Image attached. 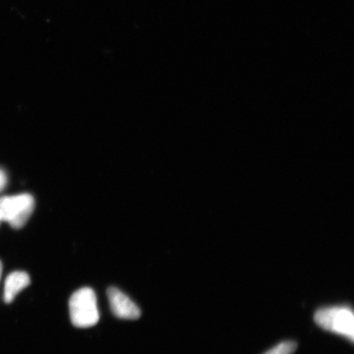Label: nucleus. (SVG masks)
Instances as JSON below:
<instances>
[{"mask_svg":"<svg viewBox=\"0 0 354 354\" xmlns=\"http://www.w3.org/2000/svg\"><path fill=\"white\" fill-rule=\"evenodd\" d=\"M111 309L121 319L136 320L140 317V310L127 295L115 287L108 290Z\"/></svg>","mask_w":354,"mask_h":354,"instance_id":"20e7f679","label":"nucleus"},{"mask_svg":"<svg viewBox=\"0 0 354 354\" xmlns=\"http://www.w3.org/2000/svg\"><path fill=\"white\" fill-rule=\"evenodd\" d=\"M2 271H3V265H2V263L0 262V280H1Z\"/></svg>","mask_w":354,"mask_h":354,"instance_id":"6e6552de","label":"nucleus"},{"mask_svg":"<svg viewBox=\"0 0 354 354\" xmlns=\"http://www.w3.org/2000/svg\"><path fill=\"white\" fill-rule=\"evenodd\" d=\"M30 279L28 274L24 272H15L8 275L4 283V302L10 304L15 300L16 296L22 290L30 285Z\"/></svg>","mask_w":354,"mask_h":354,"instance_id":"39448f33","label":"nucleus"},{"mask_svg":"<svg viewBox=\"0 0 354 354\" xmlns=\"http://www.w3.org/2000/svg\"><path fill=\"white\" fill-rule=\"evenodd\" d=\"M296 349H297V344L294 342H285L277 344L264 354H292Z\"/></svg>","mask_w":354,"mask_h":354,"instance_id":"423d86ee","label":"nucleus"},{"mask_svg":"<svg viewBox=\"0 0 354 354\" xmlns=\"http://www.w3.org/2000/svg\"><path fill=\"white\" fill-rule=\"evenodd\" d=\"M314 320L322 329L344 336L351 342L354 337V316L347 307H329L317 310Z\"/></svg>","mask_w":354,"mask_h":354,"instance_id":"f03ea898","label":"nucleus"},{"mask_svg":"<svg viewBox=\"0 0 354 354\" xmlns=\"http://www.w3.org/2000/svg\"><path fill=\"white\" fill-rule=\"evenodd\" d=\"M0 221H1V220H0Z\"/></svg>","mask_w":354,"mask_h":354,"instance_id":"1a4fd4ad","label":"nucleus"},{"mask_svg":"<svg viewBox=\"0 0 354 354\" xmlns=\"http://www.w3.org/2000/svg\"><path fill=\"white\" fill-rule=\"evenodd\" d=\"M7 176L4 171L0 170V192L6 187L7 185Z\"/></svg>","mask_w":354,"mask_h":354,"instance_id":"0eeeda50","label":"nucleus"},{"mask_svg":"<svg viewBox=\"0 0 354 354\" xmlns=\"http://www.w3.org/2000/svg\"><path fill=\"white\" fill-rule=\"evenodd\" d=\"M71 321L75 326L88 328L100 320V313L95 291L91 288H82L75 292L69 301Z\"/></svg>","mask_w":354,"mask_h":354,"instance_id":"f257e3e1","label":"nucleus"},{"mask_svg":"<svg viewBox=\"0 0 354 354\" xmlns=\"http://www.w3.org/2000/svg\"><path fill=\"white\" fill-rule=\"evenodd\" d=\"M34 209L35 199L29 194L0 198V220L7 221L12 228L24 227Z\"/></svg>","mask_w":354,"mask_h":354,"instance_id":"7ed1b4c3","label":"nucleus"}]
</instances>
